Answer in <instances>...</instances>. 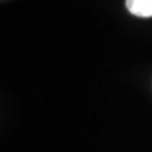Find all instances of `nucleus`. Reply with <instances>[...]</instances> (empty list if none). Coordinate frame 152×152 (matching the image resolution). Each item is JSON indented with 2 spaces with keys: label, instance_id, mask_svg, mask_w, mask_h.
<instances>
[{
  "label": "nucleus",
  "instance_id": "obj_1",
  "mask_svg": "<svg viewBox=\"0 0 152 152\" xmlns=\"http://www.w3.org/2000/svg\"><path fill=\"white\" fill-rule=\"evenodd\" d=\"M125 6L134 16L142 18L152 17V0H125Z\"/></svg>",
  "mask_w": 152,
  "mask_h": 152
}]
</instances>
